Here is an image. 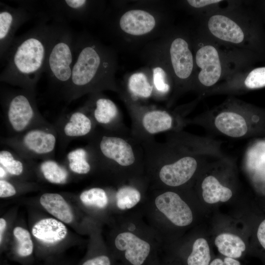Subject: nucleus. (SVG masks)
<instances>
[{
    "mask_svg": "<svg viewBox=\"0 0 265 265\" xmlns=\"http://www.w3.org/2000/svg\"><path fill=\"white\" fill-rule=\"evenodd\" d=\"M74 61L71 81L63 97L70 102L86 94L117 92L115 51L86 32L74 33Z\"/></svg>",
    "mask_w": 265,
    "mask_h": 265,
    "instance_id": "nucleus-1",
    "label": "nucleus"
},
{
    "mask_svg": "<svg viewBox=\"0 0 265 265\" xmlns=\"http://www.w3.org/2000/svg\"><path fill=\"white\" fill-rule=\"evenodd\" d=\"M52 30V24L40 21L26 33L16 37L7 54L0 81L35 91L45 73Z\"/></svg>",
    "mask_w": 265,
    "mask_h": 265,
    "instance_id": "nucleus-2",
    "label": "nucleus"
},
{
    "mask_svg": "<svg viewBox=\"0 0 265 265\" xmlns=\"http://www.w3.org/2000/svg\"><path fill=\"white\" fill-rule=\"evenodd\" d=\"M106 7L101 19L109 35L134 47L158 40L166 32L165 15L160 2L136 1Z\"/></svg>",
    "mask_w": 265,
    "mask_h": 265,
    "instance_id": "nucleus-3",
    "label": "nucleus"
},
{
    "mask_svg": "<svg viewBox=\"0 0 265 265\" xmlns=\"http://www.w3.org/2000/svg\"><path fill=\"white\" fill-rule=\"evenodd\" d=\"M45 73L51 89L63 98L69 86L74 61V33L65 23L54 22Z\"/></svg>",
    "mask_w": 265,
    "mask_h": 265,
    "instance_id": "nucleus-4",
    "label": "nucleus"
},
{
    "mask_svg": "<svg viewBox=\"0 0 265 265\" xmlns=\"http://www.w3.org/2000/svg\"><path fill=\"white\" fill-rule=\"evenodd\" d=\"M0 102L8 127L15 135L47 125L38 109L35 91L1 87Z\"/></svg>",
    "mask_w": 265,
    "mask_h": 265,
    "instance_id": "nucleus-5",
    "label": "nucleus"
},
{
    "mask_svg": "<svg viewBox=\"0 0 265 265\" xmlns=\"http://www.w3.org/2000/svg\"><path fill=\"white\" fill-rule=\"evenodd\" d=\"M48 17L57 23L69 21L89 23L101 20L107 7L104 0H52L44 1Z\"/></svg>",
    "mask_w": 265,
    "mask_h": 265,
    "instance_id": "nucleus-6",
    "label": "nucleus"
},
{
    "mask_svg": "<svg viewBox=\"0 0 265 265\" xmlns=\"http://www.w3.org/2000/svg\"><path fill=\"white\" fill-rule=\"evenodd\" d=\"M158 41L172 78L179 82L188 80L195 60L187 39L181 35H171L166 32Z\"/></svg>",
    "mask_w": 265,
    "mask_h": 265,
    "instance_id": "nucleus-7",
    "label": "nucleus"
},
{
    "mask_svg": "<svg viewBox=\"0 0 265 265\" xmlns=\"http://www.w3.org/2000/svg\"><path fill=\"white\" fill-rule=\"evenodd\" d=\"M7 141L25 157H43L54 151L56 136L54 129L47 124L29 129Z\"/></svg>",
    "mask_w": 265,
    "mask_h": 265,
    "instance_id": "nucleus-8",
    "label": "nucleus"
},
{
    "mask_svg": "<svg viewBox=\"0 0 265 265\" xmlns=\"http://www.w3.org/2000/svg\"><path fill=\"white\" fill-rule=\"evenodd\" d=\"M17 2V7L0 2V60L2 64L16 37V32L22 25L34 17L28 8L19 1Z\"/></svg>",
    "mask_w": 265,
    "mask_h": 265,
    "instance_id": "nucleus-9",
    "label": "nucleus"
},
{
    "mask_svg": "<svg viewBox=\"0 0 265 265\" xmlns=\"http://www.w3.org/2000/svg\"><path fill=\"white\" fill-rule=\"evenodd\" d=\"M155 203L158 210L174 225L183 227L191 223L192 211L176 193L164 192L156 198Z\"/></svg>",
    "mask_w": 265,
    "mask_h": 265,
    "instance_id": "nucleus-10",
    "label": "nucleus"
},
{
    "mask_svg": "<svg viewBox=\"0 0 265 265\" xmlns=\"http://www.w3.org/2000/svg\"><path fill=\"white\" fill-rule=\"evenodd\" d=\"M195 62L200 69L198 74L199 82L210 87L215 84L222 74V65L216 48L211 45L200 47L196 51Z\"/></svg>",
    "mask_w": 265,
    "mask_h": 265,
    "instance_id": "nucleus-11",
    "label": "nucleus"
},
{
    "mask_svg": "<svg viewBox=\"0 0 265 265\" xmlns=\"http://www.w3.org/2000/svg\"><path fill=\"white\" fill-rule=\"evenodd\" d=\"M101 155L108 160L118 165L128 167L136 161V157L132 145L126 139L119 136L103 135L99 142Z\"/></svg>",
    "mask_w": 265,
    "mask_h": 265,
    "instance_id": "nucleus-12",
    "label": "nucleus"
},
{
    "mask_svg": "<svg viewBox=\"0 0 265 265\" xmlns=\"http://www.w3.org/2000/svg\"><path fill=\"white\" fill-rule=\"evenodd\" d=\"M116 248L124 252V257L131 265H143L151 252V245L133 233L119 234L114 241Z\"/></svg>",
    "mask_w": 265,
    "mask_h": 265,
    "instance_id": "nucleus-13",
    "label": "nucleus"
},
{
    "mask_svg": "<svg viewBox=\"0 0 265 265\" xmlns=\"http://www.w3.org/2000/svg\"><path fill=\"white\" fill-rule=\"evenodd\" d=\"M197 166L196 160L190 156L163 165L159 172L160 180L165 185L176 187L186 183L192 177Z\"/></svg>",
    "mask_w": 265,
    "mask_h": 265,
    "instance_id": "nucleus-14",
    "label": "nucleus"
},
{
    "mask_svg": "<svg viewBox=\"0 0 265 265\" xmlns=\"http://www.w3.org/2000/svg\"><path fill=\"white\" fill-rule=\"evenodd\" d=\"M208 27L214 37L223 41L238 44L245 38L244 32L240 26L224 15L211 16L208 21Z\"/></svg>",
    "mask_w": 265,
    "mask_h": 265,
    "instance_id": "nucleus-15",
    "label": "nucleus"
},
{
    "mask_svg": "<svg viewBox=\"0 0 265 265\" xmlns=\"http://www.w3.org/2000/svg\"><path fill=\"white\" fill-rule=\"evenodd\" d=\"M82 108L87 112H90L97 123L105 125L111 124L119 114L116 105L101 92L91 94L89 100Z\"/></svg>",
    "mask_w": 265,
    "mask_h": 265,
    "instance_id": "nucleus-16",
    "label": "nucleus"
},
{
    "mask_svg": "<svg viewBox=\"0 0 265 265\" xmlns=\"http://www.w3.org/2000/svg\"><path fill=\"white\" fill-rule=\"evenodd\" d=\"M33 236L47 245H53L66 236L67 229L61 222L52 218H44L36 223L32 228Z\"/></svg>",
    "mask_w": 265,
    "mask_h": 265,
    "instance_id": "nucleus-17",
    "label": "nucleus"
},
{
    "mask_svg": "<svg viewBox=\"0 0 265 265\" xmlns=\"http://www.w3.org/2000/svg\"><path fill=\"white\" fill-rule=\"evenodd\" d=\"M214 124L220 132L232 137L243 136L248 130L244 117L234 112L224 111L220 113L216 117Z\"/></svg>",
    "mask_w": 265,
    "mask_h": 265,
    "instance_id": "nucleus-18",
    "label": "nucleus"
},
{
    "mask_svg": "<svg viewBox=\"0 0 265 265\" xmlns=\"http://www.w3.org/2000/svg\"><path fill=\"white\" fill-rule=\"evenodd\" d=\"M127 86L130 95L134 99L150 98L154 92V87L149 68L146 67L129 75Z\"/></svg>",
    "mask_w": 265,
    "mask_h": 265,
    "instance_id": "nucleus-19",
    "label": "nucleus"
},
{
    "mask_svg": "<svg viewBox=\"0 0 265 265\" xmlns=\"http://www.w3.org/2000/svg\"><path fill=\"white\" fill-rule=\"evenodd\" d=\"M67 120L62 129L63 134L67 137L83 136L92 130L91 119L82 108L70 113Z\"/></svg>",
    "mask_w": 265,
    "mask_h": 265,
    "instance_id": "nucleus-20",
    "label": "nucleus"
},
{
    "mask_svg": "<svg viewBox=\"0 0 265 265\" xmlns=\"http://www.w3.org/2000/svg\"><path fill=\"white\" fill-rule=\"evenodd\" d=\"M41 205L50 213L66 223L73 219L72 210L63 197L57 193H46L40 198Z\"/></svg>",
    "mask_w": 265,
    "mask_h": 265,
    "instance_id": "nucleus-21",
    "label": "nucleus"
},
{
    "mask_svg": "<svg viewBox=\"0 0 265 265\" xmlns=\"http://www.w3.org/2000/svg\"><path fill=\"white\" fill-rule=\"evenodd\" d=\"M141 120L144 129L151 134L167 131L172 126V116L163 110H147L143 114Z\"/></svg>",
    "mask_w": 265,
    "mask_h": 265,
    "instance_id": "nucleus-22",
    "label": "nucleus"
},
{
    "mask_svg": "<svg viewBox=\"0 0 265 265\" xmlns=\"http://www.w3.org/2000/svg\"><path fill=\"white\" fill-rule=\"evenodd\" d=\"M204 200L209 204L226 202L232 196L231 190L222 186L213 176L206 177L202 184Z\"/></svg>",
    "mask_w": 265,
    "mask_h": 265,
    "instance_id": "nucleus-23",
    "label": "nucleus"
},
{
    "mask_svg": "<svg viewBox=\"0 0 265 265\" xmlns=\"http://www.w3.org/2000/svg\"><path fill=\"white\" fill-rule=\"evenodd\" d=\"M215 245L218 251L229 258H239L245 250V244L238 236L231 233H222L215 239Z\"/></svg>",
    "mask_w": 265,
    "mask_h": 265,
    "instance_id": "nucleus-24",
    "label": "nucleus"
},
{
    "mask_svg": "<svg viewBox=\"0 0 265 265\" xmlns=\"http://www.w3.org/2000/svg\"><path fill=\"white\" fill-rule=\"evenodd\" d=\"M40 169L45 179L51 183L63 184L67 180V170L53 160H45L41 163Z\"/></svg>",
    "mask_w": 265,
    "mask_h": 265,
    "instance_id": "nucleus-25",
    "label": "nucleus"
},
{
    "mask_svg": "<svg viewBox=\"0 0 265 265\" xmlns=\"http://www.w3.org/2000/svg\"><path fill=\"white\" fill-rule=\"evenodd\" d=\"M209 246L207 241L199 238L194 242L191 253L187 259L188 265H209L211 260Z\"/></svg>",
    "mask_w": 265,
    "mask_h": 265,
    "instance_id": "nucleus-26",
    "label": "nucleus"
},
{
    "mask_svg": "<svg viewBox=\"0 0 265 265\" xmlns=\"http://www.w3.org/2000/svg\"><path fill=\"white\" fill-rule=\"evenodd\" d=\"M87 157V152L84 148H77L70 151L67 156L70 170L79 174L88 173L90 171L91 166Z\"/></svg>",
    "mask_w": 265,
    "mask_h": 265,
    "instance_id": "nucleus-27",
    "label": "nucleus"
},
{
    "mask_svg": "<svg viewBox=\"0 0 265 265\" xmlns=\"http://www.w3.org/2000/svg\"><path fill=\"white\" fill-rule=\"evenodd\" d=\"M116 205L122 210L134 207L141 199V194L135 188L124 186L118 189L116 194Z\"/></svg>",
    "mask_w": 265,
    "mask_h": 265,
    "instance_id": "nucleus-28",
    "label": "nucleus"
},
{
    "mask_svg": "<svg viewBox=\"0 0 265 265\" xmlns=\"http://www.w3.org/2000/svg\"><path fill=\"white\" fill-rule=\"evenodd\" d=\"M80 200L86 206L98 208H105L108 204V197L105 191L99 187H93L83 191L80 196Z\"/></svg>",
    "mask_w": 265,
    "mask_h": 265,
    "instance_id": "nucleus-29",
    "label": "nucleus"
},
{
    "mask_svg": "<svg viewBox=\"0 0 265 265\" xmlns=\"http://www.w3.org/2000/svg\"><path fill=\"white\" fill-rule=\"evenodd\" d=\"M13 235L18 242L17 253L22 257L30 256L33 249V245L28 231L21 227H16L13 230Z\"/></svg>",
    "mask_w": 265,
    "mask_h": 265,
    "instance_id": "nucleus-30",
    "label": "nucleus"
},
{
    "mask_svg": "<svg viewBox=\"0 0 265 265\" xmlns=\"http://www.w3.org/2000/svg\"><path fill=\"white\" fill-rule=\"evenodd\" d=\"M0 164L12 175H20L24 170V164L21 160L16 159L12 153L6 150L0 152Z\"/></svg>",
    "mask_w": 265,
    "mask_h": 265,
    "instance_id": "nucleus-31",
    "label": "nucleus"
},
{
    "mask_svg": "<svg viewBox=\"0 0 265 265\" xmlns=\"http://www.w3.org/2000/svg\"><path fill=\"white\" fill-rule=\"evenodd\" d=\"M245 86L249 89H257L265 86V66L251 70L244 80Z\"/></svg>",
    "mask_w": 265,
    "mask_h": 265,
    "instance_id": "nucleus-32",
    "label": "nucleus"
},
{
    "mask_svg": "<svg viewBox=\"0 0 265 265\" xmlns=\"http://www.w3.org/2000/svg\"><path fill=\"white\" fill-rule=\"evenodd\" d=\"M16 193L15 187L9 182L3 179L0 180V197L5 198L14 195Z\"/></svg>",
    "mask_w": 265,
    "mask_h": 265,
    "instance_id": "nucleus-33",
    "label": "nucleus"
},
{
    "mask_svg": "<svg viewBox=\"0 0 265 265\" xmlns=\"http://www.w3.org/2000/svg\"><path fill=\"white\" fill-rule=\"evenodd\" d=\"M81 265H111V263L107 256L103 255L88 259Z\"/></svg>",
    "mask_w": 265,
    "mask_h": 265,
    "instance_id": "nucleus-34",
    "label": "nucleus"
},
{
    "mask_svg": "<svg viewBox=\"0 0 265 265\" xmlns=\"http://www.w3.org/2000/svg\"><path fill=\"white\" fill-rule=\"evenodd\" d=\"M222 1L220 0H188L186 3L194 8H202L210 5L216 4Z\"/></svg>",
    "mask_w": 265,
    "mask_h": 265,
    "instance_id": "nucleus-35",
    "label": "nucleus"
},
{
    "mask_svg": "<svg viewBox=\"0 0 265 265\" xmlns=\"http://www.w3.org/2000/svg\"><path fill=\"white\" fill-rule=\"evenodd\" d=\"M209 265H240V264L237 260L226 257L223 261L219 258L215 259Z\"/></svg>",
    "mask_w": 265,
    "mask_h": 265,
    "instance_id": "nucleus-36",
    "label": "nucleus"
},
{
    "mask_svg": "<svg viewBox=\"0 0 265 265\" xmlns=\"http://www.w3.org/2000/svg\"><path fill=\"white\" fill-rule=\"evenodd\" d=\"M257 237L260 244L265 249V219L262 222L259 226Z\"/></svg>",
    "mask_w": 265,
    "mask_h": 265,
    "instance_id": "nucleus-37",
    "label": "nucleus"
},
{
    "mask_svg": "<svg viewBox=\"0 0 265 265\" xmlns=\"http://www.w3.org/2000/svg\"><path fill=\"white\" fill-rule=\"evenodd\" d=\"M6 221L2 218L0 219V242L1 243L3 233L6 228Z\"/></svg>",
    "mask_w": 265,
    "mask_h": 265,
    "instance_id": "nucleus-38",
    "label": "nucleus"
},
{
    "mask_svg": "<svg viewBox=\"0 0 265 265\" xmlns=\"http://www.w3.org/2000/svg\"><path fill=\"white\" fill-rule=\"evenodd\" d=\"M0 176L1 179L5 176L6 171L1 166H0Z\"/></svg>",
    "mask_w": 265,
    "mask_h": 265,
    "instance_id": "nucleus-39",
    "label": "nucleus"
}]
</instances>
